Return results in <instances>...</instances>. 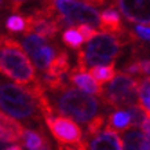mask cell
<instances>
[{"label":"cell","instance_id":"6da1fadb","mask_svg":"<svg viewBox=\"0 0 150 150\" xmlns=\"http://www.w3.org/2000/svg\"><path fill=\"white\" fill-rule=\"evenodd\" d=\"M0 72L18 84L36 81V70L23 47L8 36H0Z\"/></svg>","mask_w":150,"mask_h":150},{"label":"cell","instance_id":"7a4b0ae2","mask_svg":"<svg viewBox=\"0 0 150 150\" xmlns=\"http://www.w3.org/2000/svg\"><path fill=\"white\" fill-rule=\"evenodd\" d=\"M0 109L18 120L37 117L39 106L32 88H23L18 84H0Z\"/></svg>","mask_w":150,"mask_h":150},{"label":"cell","instance_id":"3957f363","mask_svg":"<svg viewBox=\"0 0 150 150\" xmlns=\"http://www.w3.org/2000/svg\"><path fill=\"white\" fill-rule=\"evenodd\" d=\"M57 98V109L59 113L76 120L79 123H88L99 112V102L91 94L83 92L72 87L61 90Z\"/></svg>","mask_w":150,"mask_h":150},{"label":"cell","instance_id":"277c9868","mask_svg":"<svg viewBox=\"0 0 150 150\" xmlns=\"http://www.w3.org/2000/svg\"><path fill=\"white\" fill-rule=\"evenodd\" d=\"M123 33L117 36L106 32L95 33L88 40V44L84 51V59L87 66L108 65L113 62L121 54V48L128 41L123 39Z\"/></svg>","mask_w":150,"mask_h":150},{"label":"cell","instance_id":"5b68a950","mask_svg":"<svg viewBox=\"0 0 150 150\" xmlns=\"http://www.w3.org/2000/svg\"><path fill=\"white\" fill-rule=\"evenodd\" d=\"M139 79H134L129 73L118 72L110 80V86L103 91L102 98L114 109L129 108L137 103Z\"/></svg>","mask_w":150,"mask_h":150},{"label":"cell","instance_id":"8992f818","mask_svg":"<svg viewBox=\"0 0 150 150\" xmlns=\"http://www.w3.org/2000/svg\"><path fill=\"white\" fill-rule=\"evenodd\" d=\"M55 8L59 11L58 21L61 26L64 25H79L88 23L91 26H99V13L91 6L81 1L70 0H54Z\"/></svg>","mask_w":150,"mask_h":150},{"label":"cell","instance_id":"52a82bcc","mask_svg":"<svg viewBox=\"0 0 150 150\" xmlns=\"http://www.w3.org/2000/svg\"><path fill=\"white\" fill-rule=\"evenodd\" d=\"M52 137L58 143L64 146H76V149H87L86 141H83V132L80 125L68 116H51L46 118Z\"/></svg>","mask_w":150,"mask_h":150},{"label":"cell","instance_id":"ba28073f","mask_svg":"<svg viewBox=\"0 0 150 150\" xmlns=\"http://www.w3.org/2000/svg\"><path fill=\"white\" fill-rule=\"evenodd\" d=\"M22 47L33 62L36 65V68L41 72H46L48 65L51 64L52 58L57 54L55 46L48 43V39L36 35V33H29L26 35V39L23 40Z\"/></svg>","mask_w":150,"mask_h":150},{"label":"cell","instance_id":"9c48e42d","mask_svg":"<svg viewBox=\"0 0 150 150\" xmlns=\"http://www.w3.org/2000/svg\"><path fill=\"white\" fill-rule=\"evenodd\" d=\"M149 1L150 0H118V7L128 21L149 25Z\"/></svg>","mask_w":150,"mask_h":150},{"label":"cell","instance_id":"30bf717a","mask_svg":"<svg viewBox=\"0 0 150 150\" xmlns=\"http://www.w3.org/2000/svg\"><path fill=\"white\" fill-rule=\"evenodd\" d=\"M23 127L11 117L0 110V142L3 143H18L22 138Z\"/></svg>","mask_w":150,"mask_h":150},{"label":"cell","instance_id":"8fae6325","mask_svg":"<svg viewBox=\"0 0 150 150\" xmlns=\"http://www.w3.org/2000/svg\"><path fill=\"white\" fill-rule=\"evenodd\" d=\"M99 134V132H98ZM87 149L91 150H123L124 143L123 139L118 137V132L113 129H108L105 128V131L99 134L95 139H92Z\"/></svg>","mask_w":150,"mask_h":150},{"label":"cell","instance_id":"7c38bea8","mask_svg":"<svg viewBox=\"0 0 150 150\" xmlns=\"http://www.w3.org/2000/svg\"><path fill=\"white\" fill-rule=\"evenodd\" d=\"M69 80L74 84V86L79 87V90L87 92V94H91V95H98L102 96L103 94V88L98 81H95L94 79L87 74L86 72H77L73 69L72 72L68 73Z\"/></svg>","mask_w":150,"mask_h":150},{"label":"cell","instance_id":"4fadbf2b","mask_svg":"<svg viewBox=\"0 0 150 150\" xmlns=\"http://www.w3.org/2000/svg\"><path fill=\"white\" fill-rule=\"evenodd\" d=\"M99 28L110 35H120L124 32L121 17L114 8H108L99 14Z\"/></svg>","mask_w":150,"mask_h":150},{"label":"cell","instance_id":"5bb4252c","mask_svg":"<svg viewBox=\"0 0 150 150\" xmlns=\"http://www.w3.org/2000/svg\"><path fill=\"white\" fill-rule=\"evenodd\" d=\"M123 143H124V149H135V150L150 149L149 135L143 134V132L137 129V128H132V129H129V131H127L124 134Z\"/></svg>","mask_w":150,"mask_h":150},{"label":"cell","instance_id":"9a60e30c","mask_svg":"<svg viewBox=\"0 0 150 150\" xmlns=\"http://www.w3.org/2000/svg\"><path fill=\"white\" fill-rule=\"evenodd\" d=\"M23 139V145L26 146V149L30 150H44V149H50L48 147V141L43 137L41 134L32 129H23L22 132V138Z\"/></svg>","mask_w":150,"mask_h":150},{"label":"cell","instance_id":"2e32d148","mask_svg":"<svg viewBox=\"0 0 150 150\" xmlns=\"http://www.w3.org/2000/svg\"><path fill=\"white\" fill-rule=\"evenodd\" d=\"M129 127H131V118H129V113L125 110H118L116 113L110 114L108 125H105V128L113 129L116 132H124Z\"/></svg>","mask_w":150,"mask_h":150},{"label":"cell","instance_id":"e0dca14e","mask_svg":"<svg viewBox=\"0 0 150 150\" xmlns=\"http://www.w3.org/2000/svg\"><path fill=\"white\" fill-rule=\"evenodd\" d=\"M114 74H116V70H114L113 62H110L108 65H95V66H91V69H90V76L99 84L109 83L114 77Z\"/></svg>","mask_w":150,"mask_h":150},{"label":"cell","instance_id":"ac0fdd59","mask_svg":"<svg viewBox=\"0 0 150 150\" xmlns=\"http://www.w3.org/2000/svg\"><path fill=\"white\" fill-rule=\"evenodd\" d=\"M138 94H139V102L145 110L150 112V79L146 76L145 79L139 80L138 84Z\"/></svg>","mask_w":150,"mask_h":150},{"label":"cell","instance_id":"d6986e66","mask_svg":"<svg viewBox=\"0 0 150 150\" xmlns=\"http://www.w3.org/2000/svg\"><path fill=\"white\" fill-rule=\"evenodd\" d=\"M127 109H128L127 112L129 113V118H131V127H139L145 118L150 117L149 112L143 109L141 105L135 103L129 106V108H127Z\"/></svg>","mask_w":150,"mask_h":150},{"label":"cell","instance_id":"ffe728a7","mask_svg":"<svg viewBox=\"0 0 150 150\" xmlns=\"http://www.w3.org/2000/svg\"><path fill=\"white\" fill-rule=\"evenodd\" d=\"M62 40H64V43L68 47L74 48V50L80 48V47H81V44H83L81 35H80V33H79V30H77V29H74V28H69V29H66V30H65L64 35H62Z\"/></svg>","mask_w":150,"mask_h":150},{"label":"cell","instance_id":"44dd1931","mask_svg":"<svg viewBox=\"0 0 150 150\" xmlns=\"http://www.w3.org/2000/svg\"><path fill=\"white\" fill-rule=\"evenodd\" d=\"M6 28L10 32H23L25 29V18L19 17V15H11L10 18L6 21Z\"/></svg>","mask_w":150,"mask_h":150},{"label":"cell","instance_id":"7402d4cb","mask_svg":"<svg viewBox=\"0 0 150 150\" xmlns=\"http://www.w3.org/2000/svg\"><path fill=\"white\" fill-rule=\"evenodd\" d=\"M105 124V117L102 114H95L94 117L88 121V134L90 135H96L102 129Z\"/></svg>","mask_w":150,"mask_h":150},{"label":"cell","instance_id":"603a6c76","mask_svg":"<svg viewBox=\"0 0 150 150\" xmlns=\"http://www.w3.org/2000/svg\"><path fill=\"white\" fill-rule=\"evenodd\" d=\"M77 30H79V33L81 35L83 41H88L96 33L95 29L91 28V25H88V23H79Z\"/></svg>","mask_w":150,"mask_h":150},{"label":"cell","instance_id":"cb8c5ba5","mask_svg":"<svg viewBox=\"0 0 150 150\" xmlns=\"http://www.w3.org/2000/svg\"><path fill=\"white\" fill-rule=\"evenodd\" d=\"M135 32H137V36L141 37L142 40H149V36H150V29H149V25L146 23H141L135 28Z\"/></svg>","mask_w":150,"mask_h":150},{"label":"cell","instance_id":"d4e9b609","mask_svg":"<svg viewBox=\"0 0 150 150\" xmlns=\"http://www.w3.org/2000/svg\"><path fill=\"white\" fill-rule=\"evenodd\" d=\"M25 1H26V0H10V4H11V8H13L14 11H19L21 6L25 4Z\"/></svg>","mask_w":150,"mask_h":150},{"label":"cell","instance_id":"484cf974","mask_svg":"<svg viewBox=\"0 0 150 150\" xmlns=\"http://www.w3.org/2000/svg\"><path fill=\"white\" fill-rule=\"evenodd\" d=\"M149 124H150V121H149V117H147V118H145V120L142 121V124L139 125V127L142 128V132L146 134V135H149L150 134V125Z\"/></svg>","mask_w":150,"mask_h":150},{"label":"cell","instance_id":"4316f807","mask_svg":"<svg viewBox=\"0 0 150 150\" xmlns=\"http://www.w3.org/2000/svg\"><path fill=\"white\" fill-rule=\"evenodd\" d=\"M90 4H92V6H102L106 1V0H87Z\"/></svg>","mask_w":150,"mask_h":150},{"label":"cell","instance_id":"83f0119b","mask_svg":"<svg viewBox=\"0 0 150 150\" xmlns=\"http://www.w3.org/2000/svg\"><path fill=\"white\" fill-rule=\"evenodd\" d=\"M0 6H1V0H0Z\"/></svg>","mask_w":150,"mask_h":150}]
</instances>
